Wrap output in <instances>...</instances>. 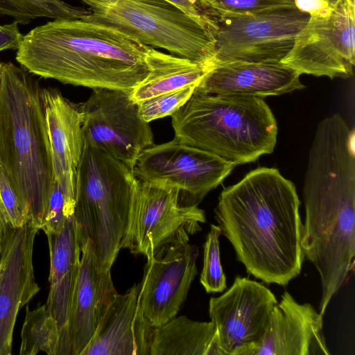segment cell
I'll return each instance as SVG.
<instances>
[{"label": "cell", "mask_w": 355, "mask_h": 355, "mask_svg": "<svg viewBox=\"0 0 355 355\" xmlns=\"http://www.w3.org/2000/svg\"><path fill=\"white\" fill-rule=\"evenodd\" d=\"M300 205L295 186L275 168H257L222 190L215 218L248 274L285 286L300 273Z\"/></svg>", "instance_id": "6da1fadb"}, {"label": "cell", "mask_w": 355, "mask_h": 355, "mask_svg": "<svg viewBox=\"0 0 355 355\" xmlns=\"http://www.w3.org/2000/svg\"><path fill=\"white\" fill-rule=\"evenodd\" d=\"M150 47L83 19H53L23 35L16 60L31 73L64 84L131 91L149 74Z\"/></svg>", "instance_id": "7a4b0ae2"}, {"label": "cell", "mask_w": 355, "mask_h": 355, "mask_svg": "<svg viewBox=\"0 0 355 355\" xmlns=\"http://www.w3.org/2000/svg\"><path fill=\"white\" fill-rule=\"evenodd\" d=\"M26 69L0 67V164L24 222L42 229L55 183L42 89Z\"/></svg>", "instance_id": "3957f363"}, {"label": "cell", "mask_w": 355, "mask_h": 355, "mask_svg": "<svg viewBox=\"0 0 355 355\" xmlns=\"http://www.w3.org/2000/svg\"><path fill=\"white\" fill-rule=\"evenodd\" d=\"M175 139L235 166L273 152L277 124L261 97L194 91L172 115Z\"/></svg>", "instance_id": "277c9868"}, {"label": "cell", "mask_w": 355, "mask_h": 355, "mask_svg": "<svg viewBox=\"0 0 355 355\" xmlns=\"http://www.w3.org/2000/svg\"><path fill=\"white\" fill-rule=\"evenodd\" d=\"M137 183L132 168L84 143L73 217L104 270L111 269L121 249Z\"/></svg>", "instance_id": "5b68a950"}, {"label": "cell", "mask_w": 355, "mask_h": 355, "mask_svg": "<svg viewBox=\"0 0 355 355\" xmlns=\"http://www.w3.org/2000/svg\"><path fill=\"white\" fill-rule=\"evenodd\" d=\"M306 218L301 245L322 285L319 313L345 283L355 255V187L336 176L303 186Z\"/></svg>", "instance_id": "8992f818"}, {"label": "cell", "mask_w": 355, "mask_h": 355, "mask_svg": "<svg viewBox=\"0 0 355 355\" xmlns=\"http://www.w3.org/2000/svg\"><path fill=\"white\" fill-rule=\"evenodd\" d=\"M90 14L83 19L130 36L141 43L167 50L172 55L200 62L214 61L209 31L171 3L141 0H80Z\"/></svg>", "instance_id": "52a82bcc"}, {"label": "cell", "mask_w": 355, "mask_h": 355, "mask_svg": "<svg viewBox=\"0 0 355 355\" xmlns=\"http://www.w3.org/2000/svg\"><path fill=\"white\" fill-rule=\"evenodd\" d=\"M309 17L296 8L215 20L211 32L214 62H280Z\"/></svg>", "instance_id": "ba28073f"}, {"label": "cell", "mask_w": 355, "mask_h": 355, "mask_svg": "<svg viewBox=\"0 0 355 355\" xmlns=\"http://www.w3.org/2000/svg\"><path fill=\"white\" fill-rule=\"evenodd\" d=\"M180 192L175 187L138 180L121 249L148 258L200 231L205 211L198 204L180 205Z\"/></svg>", "instance_id": "9c48e42d"}, {"label": "cell", "mask_w": 355, "mask_h": 355, "mask_svg": "<svg viewBox=\"0 0 355 355\" xmlns=\"http://www.w3.org/2000/svg\"><path fill=\"white\" fill-rule=\"evenodd\" d=\"M355 0H339L310 15L283 64L300 75L347 78L355 64Z\"/></svg>", "instance_id": "30bf717a"}, {"label": "cell", "mask_w": 355, "mask_h": 355, "mask_svg": "<svg viewBox=\"0 0 355 355\" xmlns=\"http://www.w3.org/2000/svg\"><path fill=\"white\" fill-rule=\"evenodd\" d=\"M79 104L84 143L93 146L133 170L140 153L154 144L148 122L128 90L94 88Z\"/></svg>", "instance_id": "8fae6325"}, {"label": "cell", "mask_w": 355, "mask_h": 355, "mask_svg": "<svg viewBox=\"0 0 355 355\" xmlns=\"http://www.w3.org/2000/svg\"><path fill=\"white\" fill-rule=\"evenodd\" d=\"M234 166L231 162L174 138L145 148L133 172L139 180L178 187L198 204Z\"/></svg>", "instance_id": "7c38bea8"}, {"label": "cell", "mask_w": 355, "mask_h": 355, "mask_svg": "<svg viewBox=\"0 0 355 355\" xmlns=\"http://www.w3.org/2000/svg\"><path fill=\"white\" fill-rule=\"evenodd\" d=\"M277 302L264 285L240 276L225 293L210 298L209 314L224 355H248L263 338Z\"/></svg>", "instance_id": "4fadbf2b"}, {"label": "cell", "mask_w": 355, "mask_h": 355, "mask_svg": "<svg viewBox=\"0 0 355 355\" xmlns=\"http://www.w3.org/2000/svg\"><path fill=\"white\" fill-rule=\"evenodd\" d=\"M189 241L168 245L147 258L139 295L144 314L154 328L176 316L198 274V248Z\"/></svg>", "instance_id": "5bb4252c"}, {"label": "cell", "mask_w": 355, "mask_h": 355, "mask_svg": "<svg viewBox=\"0 0 355 355\" xmlns=\"http://www.w3.org/2000/svg\"><path fill=\"white\" fill-rule=\"evenodd\" d=\"M39 229L26 222L8 225L0 257V355L12 354L19 310L39 292L33 264V243Z\"/></svg>", "instance_id": "9a60e30c"}, {"label": "cell", "mask_w": 355, "mask_h": 355, "mask_svg": "<svg viewBox=\"0 0 355 355\" xmlns=\"http://www.w3.org/2000/svg\"><path fill=\"white\" fill-rule=\"evenodd\" d=\"M80 258L72 293L69 337L70 355H81L116 291L110 270L101 268L91 241L77 231Z\"/></svg>", "instance_id": "2e32d148"}, {"label": "cell", "mask_w": 355, "mask_h": 355, "mask_svg": "<svg viewBox=\"0 0 355 355\" xmlns=\"http://www.w3.org/2000/svg\"><path fill=\"white\" fill-rule=\"evenodd\" d=\"M329 355L322 315L285 291L271 312L261 340L248 355Z\"/></svg>", "instance_id": "e0dca14e"}, {"label": "cell", "mask_w": 355, "mask_h": 355, "mask_svg": "<svg viewBox=\"0 0 355 355\" xmlns=\"http://www.w3.org/2000/svg\"><path fill=\"white\" fill-rule=\"evenodd\" d=\"M50 141L54 179L62 190L67 209L73 215L77 169L84 141L79 105L65 98L57 88L42 89Z\"/></svg>", "instance_id": "ac0fdd59"}, {"label": "cell", "mask_w": 355, "mask_h": 355, "mask_svg": "<svg viewBox=\"0 0 355 355\" xmlns=\"http://www.w3.org/2000/svg\"><path fill=\"white\" fill-rule=\"evenodd\" d=\"M140 284L115 293L81 355H150L153 329L140 302Z\"/></svg>", "instance_id": "d6986e66"}, {"label": "cell", "mask_w": 355, "mask_h": 355, "mask_svg": "<svg viewBox=\"0 0 355 355\" xmlns=\"http://www.w3.org/2000/svg\"><path fill=\"white\" fill-rule=\"evenodd\" d=\"M300 76L281 62H214L195 90L262 98L303 89Z\"/></svg>", "instance_id": "ffe728a7"}, {"label": "cell", "mask_w": 355, "mask_h": 355, "mask_svg": "<svg viewBox=\"0 0 355 355\" xmlns=\"http://www.w3.org/2000/svg\"><path fill=\"white\" fill-rule=\"evenodd\" d=\"M46 235L50 254L49 293L46 304L59 331L58 355H70L69 309L80 258L73 216L67 220L60 232Z\"/></svg>", "instance_id": "44dd1931"}, {"label": "cell", "mask_w": 355, "mask_h": 355, "mask_svg": "<svg viewBox=\"0 0 355 355\" xmlns=\"http://www.w3.org/2000/svg\"><path fill=\"white\" fill-rule=\"evenodd\" d=\"M146 60L149 74L130 92L137 103L189 86L197 87L214 64L167 54L153 47L149 48Z\"/></svg>", "instance_id": "7402d4cb"}, {"label": "cell", "mask_w": 355, "mask_h": 355, "mask_svg": "<svg viewBox=\"0 0 355 355\" xmlns=\"http://www.w3.org/2000/svg\"><path fill=\"white\" fill-rule=\"evenodd\" d=\"M150 355H224L212 321L174 317L153 329Z\"/></svg>", "instance_id": "603a6c76"}, {"label": "cell", "mask_w": 355, "mask_h": 355, "mask_svg": "<svg viewBox=\"0 0 355 355\" xmlns=\"http://www.w3.org/2000/svg\"><path fill=\"white\" fill-rule=\"evenodd\" d=\"M26 310L19 354L35 355L44 352L48 355H58L59 331L46 304L34 310H30L27 306Z\"/></svg>", "instance_id": "cb8c5ba5"}, {"label": "cell", "mask_w": 355, "mask_h": 355, "mask_svg": "<svg viewBox=\"0 0 355 355\" xmlns=\"http://www.w3.org/2000/svg\"><path fill=\"white\" fill-rule=\"evenodd\" d=\"M90 11L62 0H0V16L12 17L17 24H29L37 18L80 19Z\"/></svg>", "instance_id": "d4e9b609"}, {"label": "cell", "mask_w": 355, "mask_h": 355, "mask_svg": "<svg viewBox=\"0 0 355 355\" xmlns=\"http://www.w3.org/2000/svg\"><path fill=\"white\" fill-rule=\"evenodd\" d=\"M211 21L225 17L263 11L296 8L295 0H196Z\"/></svg>", "instance_id": "484cf974"}, {"label": "cell", "mask_w": 355, "mask_h": 355, "mask_svg": "<svg viewBox=\"0 0 355 355\" xmlns=\"http://www.w3.org/2000/svg\"><path fill=\"white\" fill-rule=\"evenodd\" d=\"M218 225L211 224L204 243L203 268L200 282L207 293H219L226 288V277L220 259Z\"/></svg>", "instance_id": "4316f807"}, {"label": "cell", "mask_w": 355, "mask_h": 355, "mask_svg": "<svg viewBox=\"0 0 355 355\" xmlns=\"http://www.w3.org/2000/svg\"><path fill=\"white\" fill-rule=\"evenodd\" d=\"M196 86H189L165 93L139 103L141 117L149 123L153 120L171 116L190 98Z\"/></svg>", "instance_id": "83f0119b"}, {"label": "cell", "mask_w": 355, "mask_h": 355, "mask_svg": "<svg viewBox=\"0 0 355 355\" xmlns=\"http://www.w3.org/2000/svg\"><path fill=\"white\" fill-rule=\"evenodd\" d=\"M0 196L8 214L10 225L17 227L26 223L20 211L17 196L1 167H0Z\"/></svg>", "instance_id": "f1b7e54d"}, {"label": "cell", "mask_w": 355, "mask_h": 355, "mask_svg": "<svg viewBox=\"0 0 355 355\" xmlns=\"http://www.w3.org/2000/svg\"><path fill=\"white\" fill-rule=\"evenodd\" d=\"M174 6L178 8L190 17L195 19L200 24L211 31L214 28V23L211 21L204 13L196 0H164Z\"/></svg>", "instance_id": "f546056e"}, {"label": "cell", "mask_w": 355, "mask_h": 355, "mask_svg": "<svg viewBox=\"0 0 355 355\" xmlns=\"http://www.w3.org/2000/svg\"><path fill=\"white\" fill-rule=\"evenodd\" d=\"M23 35L16 21L0 25V52L12 49L17 50L21 44Z\"/></svg>", "instance_id": "4dcf8cb0"}, {"label": "cell", "mask_w": 355, "mask_h": 355, "mask_svg": "<svg viewBox=\"0 0 355 355\" xmlns=\"http://www.w3.org/2000/svg\"><path fill=\"white\" fill-rule=\"evenodd\" d=\"M297 9L310 15L329 6L323 0H295Z\"/></svg>", "instance_id": "1f68e13d"}, {"label": "cell", "mask_w": 355, "mask_h": 355, "mask_svg": "<svg viewBox=\"0 0 355 355\" xmlns=\"http://www.w3.org/2000/svg\"><path fill=\"white\" fill-rule=\"evenodd\" d=\"M8 225H10L8 216L0 196V246L1 245L4 240V237Z\"/></svg>", "instance_id": "d6a6232c"}, {"label": "cell", "mask_w": 355, "mask_h": 355, "mask_svg": "<svg viewBox=\"0 0 355 355\" xmlns=\"http://www.w3.org/2000/svg\"><path fill=\"white\" fill-rule=\"evenodd\" d=\"M147 2H150L153 3H157V4H166L170 3L164 0H141Z\"/></svg>", "instance_id": "836d02e7"}, {"label": "cell", "mask_w": 355, "mask_h": 355, "mask_svg": "<svg viewBox=\"0 0 355 355\" xmlns=\"http://www.w3.org/2000/svg\"><path fill=\"white\" fill-rule=\"evenodd\" d=\"M329 6H333L335 5L339 0H323Z\"/></svg>", "instance_id": "e575fe53"}, {"label": "cell", "mask_w": 355, "mask_h": 355, "mask_svg": "<svg viewBox=\"0 0 355 355\" xmlns=\"http://www.w3.org/2000/svg\"><path fill=\"white\" fill-rule=\"evenodd\" d=\"M0 252H1V247H0Z\"/></svg>", "instance_id": "d590c367"}, {"label": "cell", "mask_w": 355, "mask_h": 355, "mask_svg": "<svg viewBox=\"0 0 355 355\" xmlns=\"http://www.w3.org/2000/svg\"><path fill=\"white\" fill-rule=\"evenodd\" d=\"M1 62H0V67H1Z\"/></svg>", "instance_id": "8d00e7d4"}]
</instances>
